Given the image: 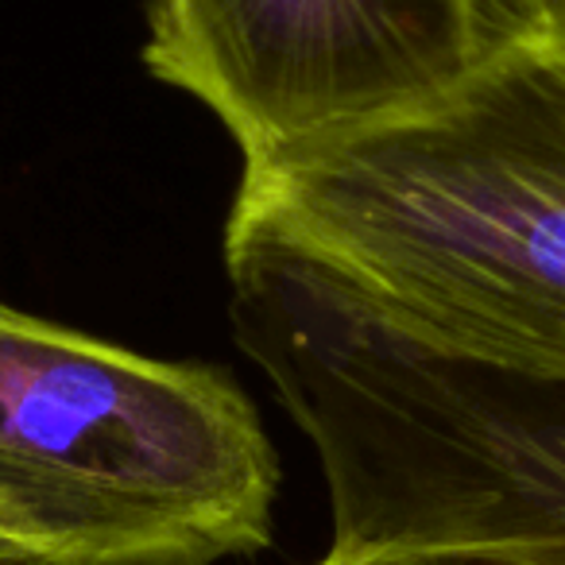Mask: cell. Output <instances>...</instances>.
<instances>
[{
	"label": "cell",
	"instance_id": "6da1fadb",
	"mask_svg": "<svg viewBox=\"0 0 565 565\" xmlns=\"http://www.w3.org/2000/svg\"><path fill=\"white\" fill-rule=\"evenodd\" d=\"M225 244L418 345L565 380V35L503 28L418 109L244 167Z\"/></svg>",
	"mask_w": 565,
	"mask_h": 565
},
{
	"label": "cell",
	"instance_id": "7a4b0ae2",
	"mask_svg": "<svg viewBox=\"0 0 565 565\" xmlns=\"http://www.w3.org/2000/svg\"><path fill=\"white\" fill-rule=\"evenodd\" d=\"M233 330L310 438L333 546H565V380L418 345L271 256L233 271Z\"/></svg>",
	"mask_w": 565,
	"mask_h": 565
},
{
	"label": "cell",
	"instance_id": "52a82bcc",
	"mask_svg": "<svg viewBox=\"0 0 565 565\" xmlns=\"http://www.w3.org/2000/svg\"><path fill=\"white\" fill-rule=\"evenodd\" d=\"M0 565H43L35 546L24 539V531L17 526V519L0 508Z\"/></svg>",
	"mask_w": 565,
	"mask_h": 565
},
{
	"label": "cell",
	"instance_id": "277c9868",
	"mask_svg": "<svg viewBox=\"0 0 565 565\" xmlns=\"http://www.w3.org/2000/svg\"><path fill=\"white\" fill-rule=\"evenodd\" d=\"M500 32L495 0H148L143 66L264 167L446 94Z\"/></svg>",
	"mask_w": 565,
	"mask_h": 565
},
{
	"label": "cell",
	"instance_id": "5b68a950",
	"mask_svg": "<svg viewBox=\"0 0 565 565\" xmlns=\"http://www.w3.org/2000/svg\"><path fill=\"white\" fill-rule=\"evenodd\" d=\"M318 565H565V546L519 539L384 542V546L330 550Z\"/></svg>",
	"mask_w": 565,
	"mask_h": 565
},
{
	"label": "cell",
	"instance_id": "3957f363",
	"mask_svg": "<svg viewBox=\"0 0 565 565\" xmlns=\"http://www.w3.org/2000/svg\"><path fill=\"white\" fill-rule=\"evenodd\" d=\"M279 457L228 372L0 302V508L43 565H217L271 542Z\"/></svg>",
	"mask_w": 565,
	"mask_h": 565
},
{
	"label": "cell",
	"instance_id": "8992f818",
	"mask_svg": "<svg viewBox=\"0 0 565 565\" xmlns=\"http://www.w3.org/2000/svg\"><path fill=\"white\" fill-rule=\"evenodd\" d=\"M503 28L539 35H565V0H495Z\"/></svg>",
	"mask_w": 565,
	"mask_h": 565
}]
</instances>
